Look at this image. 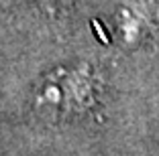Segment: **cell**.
I'll return each instance as SVG.
<instances>
[{
  "label": "cell",
  "mask_w": 159,
  "mask_h": 156,
  "mask_svg": "<svg viewBox=\"0 0 159 156\" xmlns=\"http://www.w3.org/2000/svg\"><path fill=\"white\" fill-rule=\"evenodd\" d=\"M92 73L88 67L59 69L39 87V103L47 108H75L90 95Z\"/></svg>",
  "instance_id": "1"
},
{
  "label": "cell",
  "mask_w": 159,
  "mask_h": 156,
  "mask_svg": "<svg viewBox=\"0 0 159 156\" xmlns=\"http://www.w3.org/2000/svg\"><path fill=\"white\" fill-rule=\"evenodd\" d=\"M67 0H43V4L45 6H49V8H51V6H61V4H66Z\"/></svg>",
  "instance_id": "2"
}]
</instances>
